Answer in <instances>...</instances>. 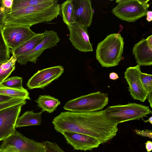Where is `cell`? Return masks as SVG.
<instances>
[{"instance_id": "obj_1", "label": "cell", "mask_w": 152, "mask_h": 152, "mask_svg": "<svg viewBox=\"0 0 152 152\" xmlns=\"http://www.w3.org/2000/svg\"><path fill=\"white\" fill-rule=\"evenodd\" d=\"M52 123L58 132H70L87 135L101 144L112 139L118 130V124L106 116L104 110L85 113L63 112L55 117Z\"/></svg>"}, {"instance_id": "obj_2", "label": "cell", "mask_w": 152, "mask_h": 152, "mask_svg": "<svg viewBox=\"0 0 152 152\" xmlns=\"http://www.w3.org/2000/svg\"><path fill=\"white\" fill-rule=\"evenodd\" d=\"M58 0H46L36 5L10 11L4 16L3 26H23L30 27L37 24L51 21L60 14Z\"/></svg>"}, {"instance_id": "obj_3", "label": "cell", "mask_w": 152, "mask_h": 152, "mask_svg": "<svg viewBox=\"0 0 152 152\" xmlns=\"http://www.w3.org/2000/svg\"><path fill=\"white\" fill-rule=\"evenodd\" d=\"M124 44L120 34L113 33L98 44L96 58L102 67H113L118 64L121 60Z\"/></svg>"}, {"instance_id": "obj_4", "label": "cell", "mask_w": 152, "mask_h": 152, "mask_svg": "<svg viewBox=\"0 0 152 152\" xmlns=\"http://www.w3.org/2000/svg\"><path fill=\"white\" fill-rule=\"evenodd\" d=\"M107 93L100 91L88 94L67 102L64 109L69 111L84 113L102 110L108 103Z\"/></svg>"}, {"instance_id": "obj_5", "label": "cell", "mask_w": 152, "mask_h": 152, "mask_svg": "<svg viewBox=\"0 0 152 152\" xmlns=\"http://www.w3.org/2000/svg\"><path fill=\"white\" fill-rule=\"evenodd\" d=\"M104 110L106 116L118 124L142 119L152 113L148 107L135 103L110 106Z\"/></svg>"}, {"instance_id": "obj_6", "label": "cell", "mask_w": 152, "mask_h": 152, "mask_svg": "<svg viewBox=\"0 0 152 152\" xmlns=\"http://www.w3.org/2000/svg\"><path fill=\"white\" fill-rule=\"evenodd\" d=\"M149 0H119L112 12L120 19L128 22L136 21L146 15Z\"/></svg>"}, {"instance_id": "obj_7", "label": "cell", "mask_w": 152, "mask_h": 152, "mask_svg": "<svg viewBox=\"0 0 152 152\" xmlns=\"http://www.w3.org/2000/svg\"><path fill=\"white\" fill-rule=\"evenodd\" d=\"M2 141L1 152H45L42 142L27 138L16 129Z\"/></svg>"}, {"instance_id": "obj_8", "label": "cell", "mask_w": 152, "mask_h": 152, "mask_svg": "<svg viewBox=\"0 0 152 152\" xmlns=\"http://www.w3.org/2000/svg\"><path fill=\"white\" fill-rule=\"evenodd\" d=\"M43 40L30 51L16 57V61L21 65H25L28 62L36 64L38 58L46 49L56 46L60 39L54 30H45Z\"/></svg>"}, {"instance_id": "obj_9", "label": "cell", "mask_w": 152, "mask_h": 152, "mask_svg": "<svg viewBox=\"0 0 152 152\" xmlns=\"http://www.w3.org/2000/svg\"><path fill=\"white\" fill-rule=\"evenodd\" d=\"M2 33L7 45L12 50L36 34L30 27L23 26H7Z\"/></svg>"}, {"instance_id": "obj_10", "label": "cell", "mask_w": 152, "mask_h": 152, "mask_svg": "<svg viewBox=\"0 0 152 152\" xmlns=\"http://www.w3.org/2000/svg\"><path fill=\"white\" fill-rule=\"evenodd\" d=\"M64 71V67L60 65L39 70L29 79L26 86L29 89H44L53 81L57 79Z\"/></svg>"}, {"instance_id": "obj_11", "label": "cell", "mask_w": 152, "mask_h": 152, "mask_svg": "<svg viewBox=\"0 0 152 152\" xmlns=\"http://www.w3.org/2000/svg\"><path fill=\"white\" fill-rule=\"evenodd\" d=\"M140 66L137 65L126 69L124 73L125 78L129 85V91L132 98L144 102L148 94L142 83Z\"/></svg>"}, {"instance_id": "obj_12", "label": "cell", "mask_w": 152, "mask_h": 152, "mask_svg": "<svg viewBox=\"0 0 152 152\" xmlns=\"http://www.w3.org/2000/svg\"><path fill=\"white\" fill-rule=\"evenodd\" d=\"M21 104L0 110V139L2 140L11 134L15 129L17 121L22 107Z\"/></svg>"}, {"instance_id": "obj_13", "label": "cell", "mask_w": 152, "mask_h": 152, "mask_svg": "<svg viewBox=\"0 0 152 152\" xmlns=\"http://www.w3.org/2000/svg\"><path fill=\"white\" fill-rule=\"evenodd\" d=\"M67 28L69 31V39L76 49L85 53L93 51L92 45L89 40L88 27L74 23L68 25Z\"/></svg>"}, {"instance_id": "obj_14", "label": "cell", "mask_w": 152, "mask_h": 152, "mask_svg": "<svg viewBox=\"0 0 152 152\" xmlns=\"http://www.w3.org/2000/svg\"><path fill=\"white\" fill-rule=\"evenodd\" d=\"M61 133L67 143L76 150L86 151L97 148L101 144L95 138L81 133L63 131Z\"/></svg>"}, {"instance_id": "obj_15", "label": "cell", "mask_w": 152, "mask_h": 152, "mask_svg": "<svg viewBox=\"0 0 152 152\" xmlns=\"http://www.w3.org/2000/svg\"><path fill=\"white\" fill-rule=\"evenodd\" d=\"M75 7V23L88 27L92 21L94 11L90 0H72Z\"/></svg>"}, {"instance_id": "obj_16", "label": "cell", "mask_w": 152, "mask_h": 152, "mask_svg": "<svg viewBox=\"0 0 152 152\" xmlns=\"http://www.w3.org/2000/svg\"><path fill=\"white\" fill-rule=\"evenodd\" d=\"M137 65L151 66L152 64V44L143 38L135 44L132 50Z\"/></svg>"}, {"instance_id": "obj_17", "label": "cell", "mask_w": 152, "mask_h": 152, "mask_svg": "<svg viewBox=\"0 0 152 152\" xmlns=\"http://www.w3.org/2000/svg\"><path fill=\"white\" fill-rule=\"evenodd\" d=\"M43 111L35 113L32 110L28 111L18 117L15 128L33 125H39L42 121L41 114Z\"/></svg>"}, {"instance_id": "obj_18", "label": "cell", "mask_w": 152, "mask_h": 152, "mask_svg": "<svg viewBox=\"0 0 152 152\" xmlns=\"http://www.w3.org/2000/svg\"><path fill=\"white\" fill-rule=\"evenodd\" d=\"M44 37V33H38L18 47L12 50H11L12 54L16 57L21 56L28 52L40 43Z\"/></svg>"}, {"instance_id": "obj_19", "label": "cell", "mask_w": 152, "mask_h": 152, "mask_svg": "<svg viewBox=\"0 0 152 152\" xmlns=\"http://www.w3.org/2000/svg\"><path fill=\"white\" fill-rule=\"evenodd\" d=\"M35 102L43 112L47 111L49 113L53 112L61 103L58 99L47 95H40Z\"/></svg>"}, {"instance_id": "obj_20", "label": "cell", "mask_w": 152, "mask_h": 152, "mask_svg": "<svg viewBox=\"0 0 152 152\" xmlns=\"http://www.w3.org/2000/svg\"><path fill=\"white\" fill-rule=\"evenodd\" d=\"M61 10L64 22L68 26L76 22V13L72 0L64 1L61 6Z\"/></svg>"}, {"instance_id": "obj_21", "label": "cell", "mask_w": 152, "mask_h": 152, "mask_svg": "<svg viewBox=\"0 0 152 152\" xmlns=\"http://www.w3.org/2000/svg\"><path fill=\"white\" fill-rule=\"evenodd\" d=\"M0 95L13 98L30 100L29 93L25 88L22 89L8 87L0 84Z\"/></svg>"}, {"instance_id": "obj_22", "label": "cell", "mask_w": 152, "mask_h": 152, "mask_svg": "<svg viewBox=\"0 0 152 152\" xmlns=\"http://www.w3.org/2000/svg\"><path fill=\"white\" fill-rule=\"evenodd\" d=\"M16 58L14 54L7 62L0 63V84L5 80L15 69Z\"/></svg>"}, {"instance_id": "obj_23", "label": "cell", "mask_w": 152, "mask_h": 152, "mask_svg": "<svg viewBox=\"0 0 152 152\" xmlns=\"http://www.w3.org/2000/svg\"><path fill=\"white\" fill-rule=\"evenodd\" d=\"M3 27L0 26V63L7 62L10 59L11 50L4 39Z\"/></svg>"}, {"instance_id": "obj_24", "label": "cell", "mask_w": 152, "mask_h": 152, "mask_svg": "<svg viewBox=\"0 0 152 152\" xmlns=\"http://www.w3.org/2000/svg\"><path fill=\"white\" fill-rule=\"evenodd\" d=\"M141 80L148 96V101L150 105L152 108V75L147 73L140 72Z\"/></svg>"}, {"instance_id": "obj_25", "label": "cell", "mask_w": 152, "mask_h": 152, "mask_svg": "<svg viewBox=\"0 0 152 152\" xmlns=\"http://www.w3.org/2000/svg\"><path fill=\"white\" fill-rule=\"evenodd\" d=\"M46 0H13L10 11L18 10L27 7L38 5Z\"/></svg>"}, {"instance_id": "obj_26", "label": "cell", "mask_w": 152, "mask_h": 152, "mask_svg": "<svg viewBox=\"0 0 152 152\" xmlns=\"http://www.w3.org/2000/svg\"><path fill=\"white\" fill-rule=\"evenodd\" d=\"M23 79L22 77L14 76L9 78L1 84L3 86L13 88L22 89Z\"/></svg>"}, {"instance_id": "obj_27", "label": "cell", "mask_w": 152, "mask_h": 152, "mask_svg": "<svg viewBox=\"0 0 152 152\" xmlns=\"http://www.w3.org/2000/svg\"><path fill=\"white\" fill-rule=\"evenodd\" d=\"M26 100L21 98H14L6 102L0 103V110L15 105L21 104H26Z\"/></svg>"}, {"instance_id": "obj_28", "label": "cell", "mask_w": 152, "mask_h": 152, "mask_svg": "<svg viewBox=\"0 0 152 152\" xmlns=\"http://www.w3.org/2000/svg\"><path fill=\"white\" fill-rule=\"evenodd\" d=\"M42 143L45 147V152H64L56 142L46 141Z\"/></svg>"}, {"instance_id": "obj_29", "label": "cell", "mask_w": 152, "mask_h": 152, "mask_svg": "<svg viewBox=\"0 0 152 152\" xmlns=\"http://www.w3.org/2000/svg\"><path fill=\"white\" fill-rule=\"evenodd\" d=\"M136 134L143 137H147L150 139L152 138L151 130L148 129H144L141 130L137 129L134 130Z\"/></svg>"}, {"instance_id": "obj_30", "label": "cell", "mask_w": 152, "mask_h": 152, "mask_svg": "<svg viewBox=\"0 0 152 152\" xmlns=\"http://www.w3.org/2000/svg\"><path fill=\"white\" fill-rule=\"evenodd\" d=\"M13 1V0H2V6L8 13L11 10Z\"/></svg>"}, {"instance_id": "obj_31", "label": "cell", "mask_w": 152, "mask_h": 152, "mask_svg": "<svg viewBox=\"0 0 152 152\" xmlns=\"http://www.w3.org/2000/svg\"><path fill=\"white\" fill-rule=\"evenodd\" d=\"M14 98L12 97L0 95V103L9 101Z\"/></svg>"}, {"instance_id": "obj_32", "label": "cell", "mask_w": 152, "mask_h": 152, "mask_svg": "<svg viewBox=\"0 0 152 152\" xmlns=\"http://www.w3.org/2000/svg\"><path fill=\"white\" fill-rule=\"evenodd\" d=\"M145 147L147 152H151L152 150V142L148 140L145 143Z\"/></svg>"}, {"instance_id": "obj_33", "label": "cell", "mask_w": 152, "mask_h": 152, "mask_svg": "<svg viewBox=\"0 0 152 152\" xmlns=\"http://www.w3.org/2000/svg\"><path fill=\"white\" fill-rule=\"evenodd\" d=\"M109 77L111 79L114 80H116L119 77L117 74L115 72L110 73Z\"/></svg>"}, {"instance_id": "obj_34", "label": "cell", "mask_w": 152, "mask_h": 152, "mask_svg": "<svg viewBox=\"0 0 152 152\" xmlns=\"http://www.w3.org/2000/svg\"><path fill=\"white\" fill-rule=\"evenodd\" d=\"M7 14L5 12L0 11V26L3 27L4 25L2 23V20L4 15Z\"/></svg>"}, {"instance_id": "obj_35", "label": "cell", "mask_w": 152, "mask_h": 152, "mask_svg": "<svg viewBox=\"0 0 152 152\" xmlns=\"http://www.w3.org/2000/svg\"><path fill=\"white\" fill-rule=\"evenodd\" d=\"M146 20L148 22H151L152 20V12L151 11H148L146 13Z\"/></svg>"}, {"instance_id": "obj_36", "label": "cell", "mask_w": 152, "mask_h": 152, "mask_svg": "<svg viewBox=\"0 0 152 152\" xmlns=\"http://www.w3.org/2000/svg\"><path fill=\"white\" fill-rule=\"evenodd\" d=\"M2 0H0V11H1L3 12H5L7 13V12L3 7L2 6Z\"/></svg>"}, {"instance_id": "obj_37", "label": "cell", "mask_w": 152, "mask_h": 152, "mask_svg": "<svg viewBox=\"0 0 152 152\" xmlns=\"http://www.w3.org/2000/svg\"><path fill=\"white\" fill-rule=\"evenodd\" d=\"M143 120L144 121V122L145 123H146L148 122H149L151 124H152V117H151L148 119L146 120H144L143 119Z\"/></svg>"}, {"instance_id": "obj_38", "label": "cell", "mask_w": 152, "mask_h": 152, "mask_svg": "<svg viewBox=\"0 0 152 152\" xmlns=\"http://www.w3.org/2000/svg\"><path fill=\"white\" fill-rule=\"evenodd\" d=\"M1 140H1V139H0V141H1Z\"/></svg>"}, {"instance_id": "obj_39", "label": "cell", "mask_w": 152, "mask_h": 152, "mask_svg": "<svg viewBox=\"0 0 152 152\" xmlns=\"http://www.w3.org/2000/svg\"><path fill=\"white\" fill-rule=\"evenodd\" d=\"M0 152H1L0 151Z\"/></svg>"}]
</instances>
